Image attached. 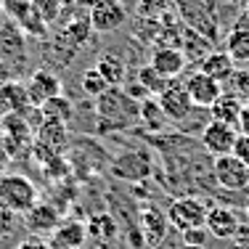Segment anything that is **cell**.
Wrapping results in <instances>:
<instances>
[{
	"mask_svg": "<svg viewBox=\"0 0 249 249\" xmlns=\"http://www.w3.org/2000/svg\"><path fill=\"white\" fill-rule=\"evenodd\" d=\"M96 117L101 130H124L141 120V104L124 88H109L96 98Z\"/></svg>",
	"mask_w": 249,
	"mask_h": 249,
	"instance_id": "obj_1",
	"label": "cell"
},
{
	"mask_svg": "<svg viewBox=\"0 0 249 249\" xmlns=\"http://www.w3.org/2000/svg\"><path fill=\"white\" fill-rule=\"evenodd\" d=\"M37 204V188L24 175H0V207L14 215H27Z\"/></svg>",
	"mask_w": 249,
	"mask_h": 249,
	"instance_id": "obj_2",
	"label": "cell"
},
{
	"mask_svg": "<svg viewBox=\"0 0 249 249\" xmlns=\"http://www.w3.org/2000/svg\"><path fill=\"white\" fill-rule=\"evenodd\" d=\"M0 61L11 69L14 80L27 69V35L21 32L14 21L5 16V21L0 24Z\"/></svg>",
	"mask_w": 249,
	"mask_h": 249,
	"instance_id": "obj_3",
	"label": "cell"
},
{
	"mask_svg": "<svg viewBox=\"0 0 249 249\" xmlns=\"http://www.w3.org/2000/svg\"><path fill=\"white\" fill-rule=\"evenodd\" d=\"M207 212H210V207H207L201 199H196V196H183V199H175L173 204H170L167 220L173 223L175 231H180V233H188V231L204 228Z\"/></svg>",
	"mask_w": 249,
	"mask_h": 249,
	"instance_id": "obj_4",
	"label": "cell"
},
{
	"mask_svg": "<svg viewBox=\"0 0 249 249\" xmlns=\"http://www.w3.org/2000/svg\"><path fill=\"white\" fill-rule=\"evenodd\" d=\"M239 135H241L239 127L212 120V122H207L204 127H201L199 141H201V149L210 154L212 159H217V157H225V154H233Z\"/></svg>",
	"mask_w": 249,
	"mask_h": 249,
	"instance_id": "obj_5",
	"label": "cell"
},
{
	"mask_svg": "<svg viewBox=\"0 0 249 249\" xmlns=\"http://www.w3.org/2000/svg\"><path fill=\"white\" fill-rule=\"evenodd\" d=\"M24 88H27V98H29V106H43L48 104L51 98H58L64 93V82L53 69L48 67H40L35 69L32 74L24 80Z\"/></svg>",
	"mask_w": 249,
	"mask_h": 249,
	"instance_id": "obj_6",
	"label": "cell"
},
{
	"mask_svg": "<svg viewBox=\"0 0 249 249\" xmlns=\"http://www.w3.org/2000/svg\"><path fill=\"white\" fill-rule=\"evenodd\" d=\"M212 175H215V183L225 191H247L249 188V167L233 154L217 157L212 162Z\"/></svg>",
	"mask_w": 249,
	"mask_h": 249,
	"instance_id": "obj_7",
	"label": "cell"
},
{
	"mask_svg": "<svg viewBox=\"0 0 249 249\" xmlns=\"http://www.w3.org/2000/svg\"><path fill=\"white\" fill-rule=\"evenodd\" d=\"M127 16L130 11L122 0H101L88 14V19H90V27L96 35H111V32H120L127 24Z\"/></svg>",
	"mask_w": 249,
	"mask_h": 249,
	"instance_id": "obj_8",
	"label": "cell"
},
{
	"mask_svg": "<svg viewBox=\"0 0 249 249\" xmlns=\"http://www.w3.org/2000/svg\"><path fill=\"white\" fill-rule=\"evenodd\" d=\"M183 88H186L188 98H191V104L196 106V109H210V106L215 104V101L223 96V90H225L220 82L212 80L210 74H204L201 69H196V72L188 74L186 80H183Z\"/></svg>",
	"mask_w": 249,
	"mask_h": 249,
	"instance_id": "obj_9",
	"label": "cell"
},
{
	"mask_svg": "<svg viewBox=\"0 0 249 249\" xmlns=\"http://www.w3.org/2000/svg\"><path fill=\"white\" fill-rule=\"evenodd\" d=\"M157 101H159V106H162L164 117L173 120V122H183L186 117H191L194 109H196V106L191 104V98H188L186 88H183V80H173L157 96Z\"/></svg>",
	"mask_w": 249,
	"mask_h": 249,
	"instance_id": "obj_10",
	"label": "cell"
},
{
	"mask_svg": "<svg viewBox=\"0 0 249 249\" xmlns=\"http://www.w3.org/2000/svg\"><path fill=\"white\" fill-rule=\"evenodd\" d=\"M69 146V130L61 122H43L35 133V151L45 154V159L61 157Z\"/></svg>",
	"mask_w": 249,
	"mask_h": 249,
	"instance_id": "obj_11",
	"label": "cell"
},
{
	"mask_svg": "<svg viewBox=\"0 0 249 249\" xmlns=\"http://www.w3.org/2000/svg\"><path fill=\"white\" fill-rule=\"evenodd\" d=\"M149 64L164 77V80H178V77L188 69V58L183 56V51L175 48V45H157V48L151 51Z\"/></svg>",
	"mask_w": 249,
	"mask_h": 249,
	"instance_id": "obj_12",
	"label": "cell"
},
{
	"mask_svg": "<svg viewBox=\"0 0 249 249\" xmlns=\"http://www.w3.org/2000/svg\"><path fill=\"white\" fill-rule=\"evenodd\" d=\"M204 228L210 231L215 239H236L239 233H244V231H241V217L236 215L231 207H210Z\"/></svg>",
	"mask_w": 249,
	"mask_h": 249,
	"instance_id": "obj_13",
	"label": "cell"
},
{
	"mask_svg": "<svg viewBox=\"0 0 249 249\" xmlns=\"http://www.w3.org/2000/svg\"><path fill=\"white\" fill-rule=\"evenodd\" d=\"M88 241V225L80 220H61L58 228L51 233L53 249H82Z\"/></svg>",
	"mask_w": 249,
	"mask_h": 249,
	"instance_id": "obj_14",
	"label": "cell"
},
{
	"mask_svg": "<svg viewBox=\"0 0 249 249\" xmlns=\"http://www.w3.org/2000/svg\"><path fill=\"white\" fill-rule=\"evenodd\" d=\"M27 228L32 231V236H43V233H53L61 223V215H58L56 207H51L48 201H37L32 210L24 215Z\"/></svg>",
	"mask_w": 249,
	"mask_h": 249,
	"instance_id": "obj_15",
	"label": "cell"
},
{
	"mask_svg": "<svg viewBox=\"0 0 249 249\" xmlns=\"http://www.w3.org/2000/svg\"><path fill=\"white\" fill-rule=\"evenodd\" d=\"M29 109V98H27V88L24 82L11 80L0 88V117H16L24 114Z\"/></svg>",
	"mask_w": 249,
	"mask_h": 249,
	"instance_id": "obj_16",
	"label": "cell"
},
{
	"mask_svg": "<svg viewBox=\"0 0 249 249\" xmlns=\"http://www.w3.org/2000/svg\"><path fill=\"white\" fill-rule=\"evenodd\" d=\"M178 48L183 51V56H186L188 61H204V58L215 51V43H212V40H207L201 32H196V29H191V27L183 24L180 37H178Z\"/></svg>",
	"mask_w": 249,
	"mask_h": 249,
	"instance_id": "obj_17",
	"label": "cell"
},
{
	"mask_svg": "<svg viewBox=\"0 0 249 249\" xmlns=\"http://www.w3.org/2000/svg\"><path fill=\"white\" fill-rule=\"evenodd\" d=\"M210 114H212V120H217V122L239 127L241 114H244V101H241L239 96H233L231 90H223V96L210 106Z\"/></svg>",
	"mask_w": 249,
	"mask_h": 249,
	"instance_id": "obj_18",
	"label": "cell"
},
{
	"mask_svg": "<svg viewBox=\"0 0 249 249\" xmlns=\"http://www.w3.org/2000/svg\"><path fill=\"white\" fill-rule=\"evenodd\" d=\"M199 64H201V72L210 74L212 80H217L223 88H225V82H228L231 77H233V72H236V64L231 61V56L225 51H217V48L212 51L204 61H199Z\"/></svg>",
	"mask_w": 249,
	"mask_h": 249,
	"instance_id": "obj_19",
	"label": "cell"
},
{
	"mask_svg": "<svg viewBox=\"0 0 249 249\" xmlns=\"http://www.w3.org/2000/svg\"><path fill=\"white\" fill-rule=\"evenodd\" d=\"M223 51L231 56V61H233L236 67H247L249 64V29H244L241 24L231 27Z\"/></svg>",
	"mask_w": 249,
	"mask_h": 249,
	"instance_id": "obj_20",
	"label": "cell"
},
{
	"mask_svg": "<svg viewBox=\"0 0 249 249\" xmlns=\"http://www.w3.org/2000/svg\"><path fill=\"white\" fill-rule=\"evenodd\" d=\"M96 69L101 72V77L109 82V88H122V85H124L127 67H124V61L117 56V53H111V51L101 53L98 61H96Z\"/></svg>",
	"mask_w": 249,
	"mask_h": 249,
	"instance_id": "obj_21",
	"label": "cell"
},
{
	"mask_svg": "<svg viewBox=\"0 0 249 249\" xmlns=\"http://www.w3.org/2000/svg\"><path fill=\"white\" fill-rule=\"evenodd\" d=\"M141 228H143L149 244L157 247L159 241L164 239V233H167V217L157 210H143V215H141Z\"/></svg>",
	"mask_w": 249,
	"mask_h": 249,
	"instance_id": "obj_22",
	"label": "cell"
},
{
	"mask_svg": "<svg viewBox=\"0 0 249 249\" xmlns=\"http://www.w3.org/2000/svg\"><path fill=\"white\" fill-rule=\"evenodd\" d=\"M135 80H138V88H141V90H143L149 98H151V96H159V93H162L164 88L173 82V80H164V77L159 74L157 69L151 67V64H143V67L135 72Z\"/></svg>",
	"mask_w": 249,
	"mask_h": 249,
	"instance_id": "obj_23",
	"label": "cell"
},
{
	"mask_svg": "<svg viewBox=\"0 0 249 249\" xmlns=\"http://www.w3.org/2000/svg\"><path fill=\"white\" fill-rule=\"evenodd\" d=\"M40 109H43L45 122H61V124H69L74 106H72V101H69L67 96H58V98H51L48 104H43Z\"/></svg>",
	"mask_w": 249,
	"mask_h": 249,
	"instance_id": "obj_24",
	"label": "cell"
},
{
	"mask_svg": "<svg viewBox=\"0 0 249 249\" xmlns=\"http://www.w3.org/2000/svg\"><path fill=\"white\" fill-rule=\"evenodd\" d=\"M117 233H120V228H117V223H114V217H111V215L90 217L88 236H93V239H98V241H111V239H117Z\"/></svg>",
	"mask_w": 249,
	"mask_h": 249,
	"instance_id": "obj_25",
	"label": "cell"
},
{
	"mask_svg": "<svg viewBox=\"0 0 249 249\" xmlns=\"http://www.w3.org/2000/svg\"><path fill=\"white\" fill-rule=\"evenodd\" d=\"M80 88H82V93H85V96L101 98L106 90H109V82L101 77V72H98L96 67H90V69H85V72L80 74Z\"/></svg>",
	"mask_w": 249,
	"mask_h": 249,
	"instance_id": "obj_26",
	"label": "cell"
},
{
	"mask_svg": "<svg viewBox=\"0 0 249 249\" xmlns=\"http://www.w3.org/2000/svg\"><path fill=\"white\" fill-rule=\"evenodd\" d=\"M141 120L146 122L149 130H162V124L167 122V117H164V111H162V106H159L157 98H146V101H141Z\"/></svg>",
	"mask_w": 249,
	"mask_h": 249,
	"instance_id": "obj_27",
	"label": "cell"
},
{
	"mask_svg": "<svg viewBox=\"0 0 249 249\" xmlns=\"http://www.w3.org/2000/svg\"><path fill=\"white\" fill-rule=\"evenodd\" d=\"M228 90L233 93V96H239L241 101H249V72L247 69H236L233 77L228 80Z\"/></svg>",
	"mask_w": 249,
	"mask_h": 249,
	"instance_id": "obj_28",
	"label": "cell"
},
{
	"mask_svg": "<svg viewBox=\"0 0 249 249\" xmlns=\"http://www.w3.org/2000/svg\"><path fill=\"white\" fill-rule=\"evenodd\" d=\"M16 249H53L48 239H43V236H27V239H21Z\"/></svg>",
	"mask_w": 249,
	"mask_h": 249,
	"instance_id": "obj_29",
	"label": "cell"
},
{
	"mask_svg": "<svg viewBox=\"0 0 249 249\" xmlns=\"http://www.w3.org/2000/svg\"><path fill=\"white\" fill-rule=\"evenodd\" d=\"M233 157H239L241 162L249 167V135H239V141H236V149H233Z\"/></svg>",
	"mask_w": 249,
	"mask_h": 249,
	"instance_id": "obj_30",
	"label": "cell"
},
{
	"mask_svg": "<svg viewBox=\"0 0 249 249\" xmlns=\"http://www.w3.org/2000/svg\"><path fill=\"white\" fill-rule=\"evenodd\" d=\"M101 3V0H72V5L74 8H80V11H85V14H90L93 8Z\"/></svg>",
	"mask_w": 249,
	"mask_h": 249,
	"instance_id": "obj_31",
	"label": "cell"
},
{
	"mask_svg": "<svg viewBox=\"0 0 249 249\" xmlns=\"http://www.w3.org/2000/svg\"><path fill=\"white\" fill-rule=\"evenodd\" d=\"M231 249H249V233H239L233 239V244H231Z\"/></svg>",
	"mask_w": 249,
	"mask_h": 249,
	"instance_id": "obj_32",
	"label": "cell"
},
{
	"mask_svg": "<svg viewBox=\"0 0 249 249\" xmlns=\"http://www.w3.org/2000/svg\"><path fill=\"white\" fill-rule=\"evenodd\" d=\"M239 127H241V135H249V101L244 104V114H241Z\"/></svg>",
	"mask_w": 249,
	"mask_h": 249,
	"instance_id": "obj_33",
	"label": "cell"
},
{
	"mask_svg": "<svg viewBox=\"0 0 249 249\" xmlns=\"http://www.w3.org/2000/svg\"><path fill=\"white\" fill-rule=\"evenodd\" d=\"M11 80H14V74H11V69L5 67L3 61H0V88H3L5 82H11Z\"/></svg>",
	"mask_w": 249,
	"mask_h": 249,
	"instance_id": "obj_34",
	"label": "cell"
},
{
	"mask_svg": "<svg viewBox=\"0 0 249 249\" xmlns=\"http://www.w3.org/2000/svg\"><path fill=\"white\" fill-rule=\"evenodd\" d=\"M244 16H247V19H249V0H247V3H244Z\"/></svg>",
	"mask_w": 249,
	"mask_h": 249,
	"instance_id": "obj_35",
	"label": "cell"
},
{
	"mask_svg": "<svg viewBox=\"0 0 249 249\" xmlns=\"http://www.w3.org/2000/svg\"><path fill=\"white\" fill-rule=\"evenodd\" d=\"M244 212L249 215V196H247V201H244Z\"/></svg>",
	"mask_w": 249,
	"mask_h": 249,
	"instance_id": "obj_36",
	"label": "cell"
},
{
	"mask_svg": "<svg viewBox=\"0 0 249 249\" xmlns=\"http://www.w3.org/2000/svg\"><path fill=\"white\" fill-rule=\"evenodd\" d=\"M183 249H201V247H191V244H183Z\"/></svg>",
	"mask_w": 249,
	"mask_h": 249,
	"instance_id": "obj_37",
	"label": "cell"
}]
</instances>
